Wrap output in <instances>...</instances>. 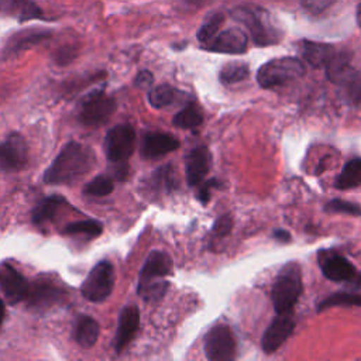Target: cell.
Here are the masks:
<instances>
[{"mask_svg": "<svg viewBox=\"0 0 361 361\" xmlns=\"http://www.w3.org/2000/svg\"><path fill=\"white\" fill-rule=\"evenodd\" d=\"M340 86L345 89V96L354 102L360 103L361 102V75L354 72L348 79H345Z\"/></svg>", "mask_w": 361, "mask_h": 361, "instance_id": "34", "label": "cell"}, {"mask_svg": "<svg viewBox=\"0 0 361 361\" xmlns=\"http://www.w3.org/2000/svg\"><path fill=\"white\" fill-rule=\"evenodd\" d=\"M210 151L206 145L195 147L186 157L185 161V171H186V180L189 186H197L203 182L204 176L210 169Z\"/></svg>", "mask_w": 361, "mask_h": 361, "instance_id": "18", "label": "cell"}, {"mask_svg": "<svg viewBox=\"0 0 361 361\" xmlns=\"http://www.w3.org/2000/svg\"><path fill=\"white\" fill-rule=\"evenodd\" d=\"M306 73L303 62L295 56L275 58L259 66L257 82L264 89H272L286 85Z\"/></svg>", "mask_w": 361, "mask_h": 361, "instance_id": "5", "label": "cell"}, {"mask_svg": "<svg viewBox=\"0 0 361 361\" xmlns=\"http://www.w3.org/2000/svg\"><path fill=\"white\" fill-rule=\"evenodd\" d=\"M65 203H66V200L62 196H58V195H52V196H48V197L42 199L32 209V214H31L32 223L37 224V226H41L44 223L51 221Z\"/></svg>", "mask_w": 361, "mask_h": 361, "instance_id": "22", "label": "cell"}, {"mask_svg": "<svg viewBox=\"0 0 361 361\" xmlns=\"http://www.w3.org/2000/svg\"><path fill=\"white\" fill-rule=\"evenodd\" d=\"M96 165L94 151L76 141L65 144L44 173L48 185H71L83 178Z\"/></svg>", "mask_w": 361, "mask_h": 361, "instance_id": "1", "label": "cell"}, {"mask_svg": "<svg viewBox=\"0 0 361 361\" xmlns=\"http://www.w3.org/2000/svg\"><path fill=\"white\" fill-rule=\"evenodd\" d=\"M103 231V224L97 220H79V221H72L69 224H66V227L63 228L65 234L69 235H75V234H85L89 237H97L100 235Z\"/></svg>", "mask_w": 361, "mask_h": 361, "instance_id": "30", "label": "cell"}, {"mask_svg": "<svg viewBox=\"0 0 361 361\" xmlns=\"http://www.w3.org/2000/svg\"><path fill=\"white\" fill-rule=\"evenodd\" d=\"M172 121L179 128H185V130L196 128L203 121L202 109L199 106H196L195 103H189L188 106H185L182 110H179L175 114Z\"/></svg>", "mask_w": 361, "mask_h": 361, "instance_id": "25", "label": "cell"}, {"mask_svg": "<svg viewBox=\"0 0 361 361\" xmlns=\"http://www.w3.org/2000/svg\"><path fill=\"white\" fill-rule=\"evenodd\" d=\"M32 0H0V11L20 14Z\"/></svg>", "mask_w": 361, "mask_h": 361, "instance_id": "37", "label": "cell"}, {"mask_svg": "<svg viewBox=\"0 0 361 361\" xmlns=\"http://www.w3.org/2000/svg\"><path fill=\"white\" fill-rule=\"evenodd\" d=\"M140 327V310L137 306H126L120 316L114 337V350L120 354L135 337Z\"/></svg>", "mask_w": 361, "mask_h": 361, "instance_id": "17", "label": "cell"}, {"mask_svg": "<svg viewBox=\"0 0 361 361\" xmlns=\"http://www.w3.org/2000/svg\"><path fill=\"white\" fill-rule=\"evenodd\" d=\"M357 24L361 28V3L357 6Z\"/></svg>", "mask_w": 361, "mask_h": 361, "instance_id": "44", "label": "cell"}, {"mask_svg": "<svg viewBox=\"0 0 361 361\" xmlns=\"http://www.w3.org/2000/svg\"><path fill=\"white\" fill-rule=\"evenodd\" d=\"M28 162V145L18 133H11L4 141H0V169L20 171Z\"/></svg>", "mask_w": 361, "mask_h": 361, "instance_id": "10", "label": "cell"}, {"mask_svg": "<svg viewBox=\"0 0 361 361\" xmlns=\"http://www.w3.org/2000/svg\"><path fill=\"white\" fill-rule=\"evenodd\" d=\"M172 259L166 252L159 250L151 251L140 272L137 286L138 295L145 302H158L168 289L166 278L172 274Z\"/></svg>", "mask_w": 361, "mask_h": 361, "instance_id": "2", "label": "cell"}, {"mask_svg": "<svg viewBox=\"0 0 361 361\" xmlns=\"http://www.w3.org/2000/svg\"><path fill=\"white\" fill-rule=\"evenodd\" d=\"M334 48L330 44L314 42V41H303L302 42V55L305 61L313 68H322L327 63L330 56L333 55Z\"/></svg>", "mask_w": 361, "mask_h": 361, "instance_id": "21", "label": "cell"}, {"mask_svg": "<svg viewBox=\"0 0 361 361\" xmlns=\"http://www.w3.org/2000/svg\"><path fill=\"white\" fill-rule=\"evenodd\" d=\"M63 295L65 292L52 282L38 281L34 283V286L30 285V292L25 302L28 303V307H31L32 310L44 312L49 309L52 305L61 302Z\"/></svg>", "mask_w": 361, "mask_h": 361, "instance_id": "16", "label": "cell"}, {"mask_svg": "<svg viewBox=\"0 0 361 361\" xmlns=\"http://www.w3.org/2000/svg\"><path fill=\"white\" fill-rule=\"evenodd\" d=\"M303 292L300 265L295 261L282 267L272 285L271 298L276 313L292 312Z\"/></svg>", "mask_w": 361, "mask_h": 361, "instance_id": "3", "label": "cell"}, {"mask_svg": "<svg viewBox=\"0 0 361 361\" xmlns=\"http://www.w3.org/2000/svg\"><path fill=\"white\" fill-rule=\"evenodd\" d=\"M223 23H224V14L221 11H214V13L209 14L196 34L197 39L203 45H206L219 34V30L221 28Z\"/></svg>", "mask_w": 361, "mask_h": 361, "instance_id": "26", "label": "cell"}, {"mask_svg": "<svg viewBox=\"0 0 361 361\" xmlns=\"http://www.w3.org/2000/svg\"><path fill=\"white\" fill-rule=\"evenodd\" d=\"M231 16L248 28L255 45L268 47L281 41L282 32L276 28L267 10L259 7H237L231 11Z\"/></svg>", "mask_w": 361, "mask_h": 361, "instance_id": "4", "label": "cell"}, {"mask_svg": "<svg viewBox=\"0 0 361 361\" xmlns=\"http://www.w3.org/2000/svg\"><path fill=\"white\" fill-rule=\"evenodd\" d=\"M135 133L128 124H117L110 128L104 138V152L107 159L114 162L127 161L134 152Z\"/></svg>", "mask_w": 361, "mask_h": 361, "instance_id": "9", "label": "cell"}, {"mask_svg": "<svg viewBox=\"0 0 361 361\" xmlns=\"http://www.w3.org/2000/svg\"><path fill=\"white\" fill-rule=\"evenodd\" d=\"M128 164L124 162H114L111 168V178L116 180H126L128 176Z\"/></svg>", "mask_w": 361, "mask_h": 361, "instance_id": "40", "label": "cell"}, {"mask_svg": "<svg viewBox=\"0 0 361 361\" xmlns=\"http://www.w3.org/2000/svg\"><path fill=\"white\" fill-rule=\"evenodd\" d=\"M114 179L109 175H99L93 178L90 182H87L83 188V193L87 196H94V197H102L107 196L113 192L114 189Z\"/></svg>", "mask_w": 361, "mask_h": 361, "instance_id": "31", "label": "cell"}, {"mask_svg": "<svg viewBox=\"0 0 361 361\" xmlns=\"http://www.w3.org/2000/svg\"><path fill=\"white\" fill-rule=\"evenodd\" d=\"M0 288L11 305L25 300L30 292L28 281L8 262L0 264Z\"/></svg>", "mask_w": 361, "mask_h": 361, "instance_id": "13", "label": "cell"}, {"mask_svg": "<svg viewBox=\"0 0 361 361\" xmlns=\"http://www.w3.org/2000/svg\"><path fill=\"white\" fill-rule=\"evenodd\" d=\"M250 75V68L244 62H230L226 63L220 71V82L223 85H233L245 80Z\"/></svg>", "mask_w": 361, "mask_h": 361, "instance_id": "28", "label": "cell"}, {"mask_svg": "<svg viewBox=\"0 0 361 361\" xmlns=\"http://www.w3.org/2000/svg\"><path fill=\"white\" fill-rule=\"evenodd\" d=\"M49 37H51V31H47V30L27 28V30L18 31L7 39V42L4 45L3 55H4V58L18 56L21 52H25V51L31 49L32 47L42 44Z\"/></svg>", "mask_w": 361, "mask_h": 361, "instance_id": "14", "label": "cell"}, {"mask_svg": "<svg viewBox=\"0 0 361 361\" xmlns=\"http://www.w3.org/2000/svg\"><path fill=\"white\" fill-rule=\"evenodd\" d=\"M154 82V75L149 71H141L138 72V75L135 76V86L140 89H149L152 86Z\"/></svg>", "mask_w": 361, "mask_h": 361, "instance_id": "41", "label": "cell"}, {"mask_svg": "<svg viewBox=\"0 0 361 361\" xmlns=\"http://www.w3.org/2000/svg\"><path fill=\"white\" fill-rule=\"evenodd\" d=\"M4 316H6V306H4V302L0 299V326L3 324Z\"/></svg>", "mask_w": 361, "mask_h": 361, "instance_id": "43", "label": "cell"}, {"mask_svg": "<svg viewBox=\"0 0 361 361\" xmlns=\"http://www.w3.org/2000/svg\"><path fill=\"white\" fill-rule=\"evenodd\" d=\"M185 1L189 3V4H193V6H200V4L206 3L207 0H185Z\"/></svg>", "mask_w": 361, "mask_h": 361, "instance_id": "45", "label": "cell"}, {"mask_svg": "<svg viewBox=\"0 0 361 361\" xmlns=\"http://www.w3.org/2000/svg\"><path fill=\"white\" fill-rule=\"evenodd\" d=\"M237 343L230 326L214 324L204 337V354L210 361H230L235 358Z\"/></svg>", "mask_w": 361, "mask_h": 361, "instance_id": "8", "label": "cell"}, {"mask_svg": "<svg viewBox=\"0 0 361 361\" xmlns=\"http://www.w3.org/2000/svg\"><path fill=\"white\" fill-rule=\"evenodd\" d=\"M231 228H233V217L230 214H223L213 224V235L224 237L231 231Z\"/></svg>", "mask_w": 361, "mask_h": 361, "instance_id": "36", "label": "cell"}, {"mask_svg": "<svg viewBox=\"0 0 361 361\" xmlns=\"http://www.w3.org/2000/svg\"><path fill=\"white\" fill-rule=\"evenodd\" d=\"M116 110V102L103 89L86 94L78 109V120L87 127H97L106 123Z\"/></svg>", "mask_w": 361, "mask_h": 361, "instance_id": "6", "label": "cell"}, {"mask_svg": "<svg viewBox=\"0 0 361 361\" xmlns=\"http://www.w3.org/2000/svg\"><path fill=\"white\" fill-rule=\"evenodd\" d=\"M100 327L99 323L89 317V316H82L78 319L76 327H75V340L80 347L89 348L92 347L99 337Z\"/></svg>", "mask_w": 361, "mask_h": 361, "instance_id": "24", "label": "cell"}, {"mask_svg": "<svg viewBox=\"0 0 361 361\" xmlns=\"http://www.w3.org/2000/svg\"><path fill=\"white\" fill-rule=\"evenodd\" d=\"M176 96V89L171 85H158L148 92V102L154 109H164L169 106Z\"/></svg>", "mask_w": 361, "mask_h": 361, "instance_id": "29", "label": "cell"}, {"mask_svg": "<svg viewBox=\"0 0 361 361\" xmlns=\"http://www.w3.org/2000/svg\"><path fill=\"white\" fill-rule=\"evenodd\" d=\"M334 306H361V295L353 292H336L317 305V312H323Z\"/></svg>", "mask_w": 361, "mask_h": 361, "instance_id": "27", "label": "cell"}, {"mask_svg": "<svg viewBox=\"0 0 361 361\" xmlns=\"http://www.w3.org/2000/svg\"><path fill=\"white\" fill-rule=\"evenodd\" d=\"M336 1L337 0H302V7L310 14H322Z\"/></svg>", "mask_w": 361, "mask_h": 361, "instance_id": "35", "label": "cell"}, {"mask_svg": "<svg viewBox=\"0 0 361 361\" xmlns=\"http://www.w3.org/2000/svg\"><path fill=\"white\" fill-rule=\"evenodd\" d=\"M114 286V269L109 261L97 262L82 283L80 293L93 303L106 300Z\"/></svg>", "mask_w": 361, "mask_h": 361, "instance_id": "7", "label": "cell"}, {"mask_svg": "<svg viewBox=\"0 0 361 361\" xmlns=\"http://www.w3.org/2000/svg\"><path fill=\"white\" fill-rule=\"evenodd\" d=\"M295 329V319H293V312H286V313H276L275 319L272 323L268 326L262 336L261 347L265 354H272L275 353L283 343L285 340L292 334Z\"/></svg>", "mask_w": 361, "mask_h": 361, "instance_id": "12", "label": "cell"}, {"mask_svg": "<svg viewBox=\"0 0 361 361\" xmlns=\"http://www.w3.org/2000/svg\"><path fill=\"white\" fill-rule=\"evenodd\" d=\"M220 186V182L217 179H209L206 182H202L200 186H199V190H197V195L196 197L202 202V204H206L210 199V190L212 188H219Z\"/></svg>", "mask_w": 361, "mask_h": 361, "instance_id": "38", "label": "cell"}, {"mask_svg": "<svg viewBox=\"0 0 361 361\" xmlns=\"http://www.w3.org/2000/svg\"><path fill=\"white\" fill-rule=\"evenodd\" d=\"M361 185V158H353L344 164L336 178L334 186L340 190L353 189Z\"/></svg>", "mask_w": 361, "mask_h": 361, "instance_id": "23", "label": "cell"}, {"mask_svg": "<svg viewBox=\"0 0 361 361\" xmlns=\"http://www.w3.org/2000/svg\"><path fill=\"white\" fill-rule=\"evenodd\" d=\"M173 180H175V178H173L171 165H164V166L158 168L151 176V183L154 185V188L158 190H165V192L173 189V185H175Z\"/></svg>", "mask_w": 361, "mask_h": 361, "instance_id": "32", "label": "cell"}, {"mask_svg": "<svg viewBox=\"0 0 361 361\" xmlns=\"http://www.w3.org/2000/svg\"><path fill=\"white\" fill-rule=\"evenodd\" d=\"M319 265L324 278L333 282L351 283L358 275L355 267L345 257L334 251H320Z\"/></svg>", "mask_w": 361, "mask_h": 361, "instance_id": "11", "label": "cell"}, {"mask_svg": "<svg viewBox=\"0 0 361 361\" xmlns=\"http://www.w3.org/2000/svg\"><path fill=\"white\" fill-rule=\"evenodd\" d=\"M351 52L348 51H334L326 68V76L330 82L341 85L345 79H348L355 71L351 68Z\"/></svg>", "mask_w": 361, "mask_h": 361, "instance_id": "20", "label": "cell"}, {"mask_svg": "<svg viewBox=\"0 0 361 361\" xmlns=\"http://www.w3.org/2000/svg\"><path fill=\"white\" fill-rule=\"evenodd\" d=\"M180 142L168 133H159V131H151L147 133L141 142V157L145 159L159 158L162 155H166L175 149H178Z\"/></svg>", "mask_w": 361, "mask_h": 361, "instance_id": "19", "label": "cell"}, {"mask_svg": "<svg viewBox=\"0 0 361 361\" xmlns=\"http://www.w3.org/2000/svg\"><path fill=\"white\" fill-rule=\"evenodd\" d=\"M274 237H275L278 241H282V243L290 241V234H289L286 230H282V228L275 230V231H274Z\"/></svg>", "mask_w": 361, "mask_h": 361, "instance_id": "42", "label": "cell"}, {"mask_svg": "<svg viewBox=\"0 0 361 361\" xmlns=\"http://www.w3.org/2000/svg\"><path fill=\"white\" fill-rule=\"evenodd\" d=\"M326 213H345L353 216H361V207L357 203L343 200V199H333L324 204Z\"/></svg>", "mask_w": 361, "mask_h": 361, "instance_id": "33", "label": "cell"}, {"mask_svg": "<svg viewBox=\"0 0 361 361\" xmlns=\"http://www.w3.org/2000/svg\"><path fill=\"white\" fill-rule=\"evenodd\" d=\"M76 55V48L75 47H71V45H66L63 48H59L55 54V61L58 63H68L71 62Z\"/></svg>", "mask_w": 361, "mask_h": 361, "instance_id": "39", "label": "cell"}, {"mask_svg": "<svg viewBox=\"0 0 361 361\" xmlns=\"http://www.w3.org/2000/svg\"><path fill=\"white\" fill-rule=\"evenodd\" d=\"M248 37L240 28H228L217 34L210 42L203 45L204 49L220 54H244L247 51Z\"/></svg>", "mask_w": 361, "mask_h": 361, "instance_id": "15", "label": "cell"}]
</instances>
